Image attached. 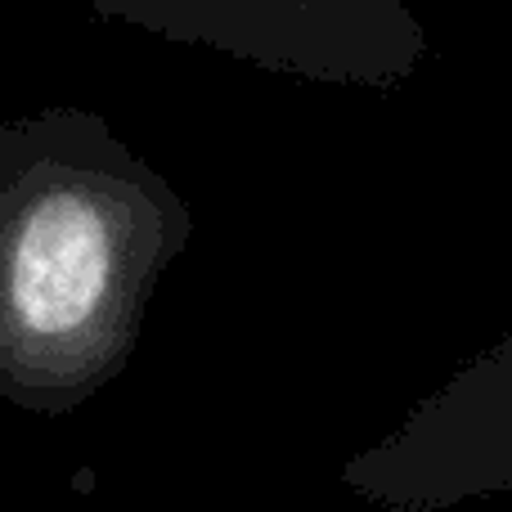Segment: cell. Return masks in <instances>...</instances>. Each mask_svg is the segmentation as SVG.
Here are the masks:
<instances>
[{
  "mask_svg": "<svg viewBox=\"0 0 512 512\" xmlns=\"http://www.w3.org/2000/svg\"><path fill=\"white\" fill-rule=\"evenodd\" d=\"M189 239L180 189L108 117L0 122V400L63 418L122 378Z\"/></svg>",
  "mask_w": 512,
  "mask_h": 512,
  "instance_id": "6da1fadb",
  "label": "cell"
},
{
  "mask_svg": "<svg viewBox=\"0 0 512 512\" xmlns=\"http://www.w3.org/2000/svg\"><path fill=\"white\" fill-rule=\"evenodd\" d=\"M171 45L230 54L274 77L400 90L432 54L409 0H86Z\"/></svg>",
  "mask_w": 512,
  "mask_h": 512,
  "instance_id": "7a4b0ae2",
  "label": "cell"
},
{
  "mask_svg": "<svg viewBox=\"0 0 512 512\" xmlns=\"http://www.w3.org/2000/svg\"><path fill=\"white\" fill-rule=\"evenodd\" d=\"M337 481L391 512H441L512 490V333L355 450Z\"/></svg>",
  "mask_w": 512,
  "mask_h": 512,
  "instance_id": "3957f363",
  "label": "cell"
}]
</instances>
